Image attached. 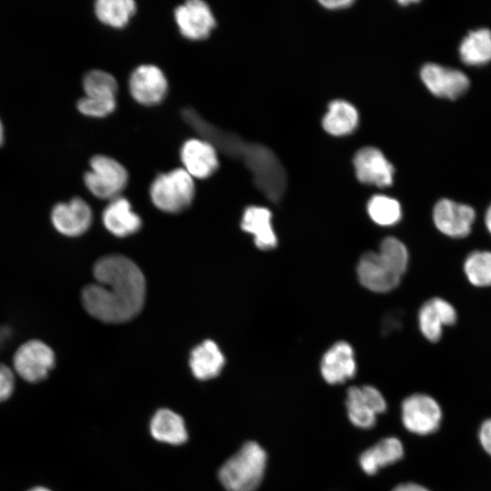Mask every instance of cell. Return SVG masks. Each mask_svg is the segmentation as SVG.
I'll return each instance as SVG.
<instances>
[{
  "label": "cell",
  "instance_id": "obj_1",
  "mask_svg": "<svg viewBox=\"0 0 491 491\" xmlns=\"http://www.w3.org/2000/svg\"><path fill=\"white\" fill-rule=\"evenodd\" d=\"M95 284L81 294L83 306L93 317L110 324L124 323L137 316L145 302V280L129 258L111 255L94 266Z\"/></svg>",
  "mask_w": 491,
  "mask_h": 491
},
{
  "label": "cell",
  "instance_id": "obj_2",
  "mask_svg": "<svg viewBox=\"0 0 491 491\" xmlns=\"http://www.w3.org/2000/svg\"><path fill=\"white\" fill-rule=\"evenodd\" d=\"M408 264V252L398 239L386 237L377 252L364 254L357 265V276L366 289L386 293L400 283Z\"/></svg>",
  "mask_w": 491,
  "mask_h": 491
},
{
  "label": "cell",
  "instance_id": "obj_3",
  "mask_svg": "<svg viewBox=\"0 0 491 491\" xmlns=\"http://www.w3.org/2000/svg\"><path fill=\"white\" fill-rule=\"evenodd\" d=\"M266 454L254 441H248L220 467L218 477L226 491H256L266 466Z\"/></svg>",
  "mask_w": 491,
  "mask_h": 491
},
{
  "label": "cell",
  "instance_id": "obj_4",
  "mask_svg": "<svg viewBox=\"0 0 491 491\" xmlns=\"http://www.w3.org/2000/svg\"><path fill=\"white\" fill-rule=\"evenodd\" d=\"M239 159L251 172L256 186L271 202L278 203L286 189V175L276 154L261 144L246 142Z\"/></svg>",
  "mask_w": 491,
  "mask_h": 491
},
{
  "label": "cell",
  "instance_id": "obj_5",
  "mask_svg": "<svg viewBox=\"0 0 491 491\" xmlns=\"http://www.w3.org/2000/svg\"><path fill=\"white\" fill-rule=\"evenodd\" d=\"M195 196L193 177L184 169L175 168L158 175L151 184L150 197L154 205L167 213L185 210Z\"/></svg>",
  "mask_w": 491,
  "mask_h": 491
},
{
  "label": "cell",
  "instance_id": "obj_6",
  "mask_svg": "<svg viewBox=\"0 0 491 491\" xmlns=\"http://www.w3.org/2000/svg\"><path fill=\"white\" fill-rule=\"evenodd\" d=\"M84 183L92 195L101 199L118 197L128 182L125 167L117 160L104 155H94Z\"/></svg>",
  "mask_w": 491,
  "mask_h": 491
},
{
  "label": "cell",
  "instance_id": "obj_7",
  "mask_svg": "<svg viewBox=\"0 0 491 491\" xmlns=\"http://www.w3.org/2000/svg\"><path fill=\"white\" fill-rule=\"evenodd\" d=\"M15 372L29 383H38L47 377L55 365V355L45 342L33 339L22 344L13 357Z\"/></svg>",
  "mask_w": 491,
  "mask_h": 491
},
{
  "label": "cell",
  "instance_id": "obj_8",
  "mask_svg": "<svg viewBox=\"0 0 491 491\" xmlns=\"http://www.w3.org/2000/svg\"><path fill=\"white\" fill-rule=\"evenodd\" d=\"M348 418L356 426L371 428L376 416L386 409V402L378 389L372 386H351L346 393Z\"/></svg>",
  "mask_w": 491,
  "mask_h": 491
},
{
  "label": "cell",
  "instance_id": "obj_9",
  "mask_svg": "<svg viewBox=\"0 0 491 491\" xmlns=\"http://www.w3.org/2000/svg\"><path fill=\"white\" fill-rule=\"evenodd\" d=\"M405 427L417 435L435 432L441 422L442 412L437 402L425 394H414L402 403Z\"/></svg>",
  "mask_w": 491,
  "mask_h": 491
},
{
  "label": "cell",
  "instance_id": "obj_10",
  "mask_svg": "<svg viewBox=\"0 0 491 491\" xmlns=\"http://www.w3.org/2000/svg\"><path fill=\"white\" fill-rule=\"evenodd\" d=\"M475 219L476 212L472 206L448 198L440 199L433 209L436 227L454 238L468 235Z\"/></svg>",
  "mask_w": 491,
  "mask_h": 491
},
{
  "label": "cell",
  "instance_id": "obj_11",
  "mask_svg": "<svg viewBox=\"0 0 491 491\" xmlns=\"http://www.w3.org/2000/svg\"><path fill=\"white\" fill-rule=\"evenodd\" d=\"M128 87L136 102L144 105H155L165 97L168 83L159 67L154 65H141L132 72Z\"/></svg>",
  "mask_w": 491,
  "mask_h": 491
},
{
  "label": "cell",
  "instance_id": "obj_12",
  "mask_svg": "<svg viewBox=\"0 0 491 491\" xmlns=\"http://www.w3.org/2000/svg\"><path fill=\"white\" fill-rule=\"evenodd\" d=\"M175 19L181 35L190 40H203L215 27L210 6L202 0H189L175 9Z\"/></svg>",
  "mask_w": 491,
  "mask_h": 491
},
{
  "label": "cell",
  "instance_id": "obj_13",
  "mask_svg": "<svg viewBox=\"0 0 491 491\" xmlns=\"http://www.w3.org/2000/svg\"><path fill=\"white\" fill-rule=\"evenodd\" d=\"M93 214L89 205L80 197L55 204L51 222L55 230L69 237L79 236L90 227Z\"/></svg>",
  "mask_w": 491,
  "mask_h": 491
},
{
  "label": "cell",
  "instance_id": "obj_14",
  "mask_svg": "<svg viewBox=\"0 0 491 491\" xmlns=\"http://www.w3.org/2000/svg\"><path fill=\"white\" fill-rule=\"evenodd\" d=\"M420 75L427 89L440 97L456 98L469 86V78L463 71L435 63L424 65Z\"/></svg>",
  "mask_w": 491,
  "mask_h": 491
},
{
  "label": "cell",
  "instance_id": "obj_15",
  "mask_svg": "<svg viewBox=\"0 0 491 491\" xmlns=\"http://www.w3.org/2000/svg\"><path fill=\"white\" fill-rule=\"evenodd\" d=\"M354 166L361 183L379 187L393 184L394 166L377 148L367 146L357 151L354 157Z\"/></svg>",
  "mask_w": 491,
  "mask_h": 491
},
{
  "label": "cell",
  "instance_id": "obj_16",
  "mask_svg": "<svg viewBox=\"0 0 491 491\" xmlns=\"http://www.w3.org/2000/svg\"><path fill=\"white\" fill-rule=\"evenodd\" d=\"M181 161L185 170L196 178H206L219 167L217 150L205 139L186 140L180 150Z\"/></svg>",
  "mask_w": 491,
  "mask_h": 491
},
{
  "label": "cell",
  "instance_id": "obj_17",
  "mask_svg": "<svg viewBox=\"0 0 491 491\" xmlns=\"http://www.w3.org/2000/svg\"><path fill=\"white\" fill-rule=\"evenodd\" d=\"M323 378L331 385L341 384L352 378L356 372V363L352 346L339 341L323 356L320 364Z\"/></svg>",
  "mask_w": 491,
  "mask_h": 491
},
{
  "label": "cell",
  "instance_id": "obj_18",
  "mask_svg": "<svg viewBox=\"0 0 491 491\" xmlns=\"http://www.w3.org/2000/svg\"><path fill=\"white\" fill-rule=\"evenodd\" d=\"M457 318L454 306L440 297L427 300L418 313V324L423 336L431 342H437L443 327L452 326Z\"/></svg>",
  "mask_w": 491,
  "mask_h": 491
},
{
  "label": "cell",
  "instance_id": "obj_19",
  "mask_svg": "<svg viewBox=\"0 0 491 491\" xmlns=\"http://www.w3.org/2000/svg\"><path fill=\"white\" fill-rule=\"evenodd\" d=\"M271 220V211L263 206L250 205L243 214L241 227L254 235L255 244L261 250H270L277 246Z\"/></svg>",
  "mask_w": 491,
  "mask_h": 491
},
{
  "label": "cell",
  "instance_id": "obj_20",
  "mask_svg": "<svg viewBox=\"0 0 491 491\" xmlns=\"http://www.w3.org/2000/svg\"><path fill=\"white\" fill-rule=\"evenodd\" d=\"M102 217L106 229L119 237L132 235L141 226L140 217L133 212L128 200L121 196L111 200Z\"/></svg>",
  "mask_w": 491,
  "mask_h": 491
},
{
  "label": "cell",
  "instance_id": "obj_21",
  "mask_svg": "<svg viewBox=\"0 0 491 491\" xmlns=\"http://www.w3.org/2000/svg\"><path fill=\"white\" fill-rule=\"evenodd\" d=\"M404 456L403 445L396 437H386L364 451L359 465L367 475L376 474L380 468L399 461Z\"/></svg>",
  "mask_w": 491,
  "mask_h": 491
},
{
  "label": "cell",
  "instance_id": "obj_22",
  "mask_svg": "<svg viewBox=\"0 0 491 491\" xmlns=\"http://www.w3.org/2000/svg\"><path fill=\"white\" fill-rule=\"evenodd\" d=\"M189 364L196 378L206 380L219 375L225 365V357L215 342L206 340L193 349Z\"/></svg>",
  "mask_w": 491,
  "mask_h": 491
},
{
  "label": "cell",
  "instance_id": "obj_23",
  "mask_svg": "<svg viewBox=\"0 0 491 491\" xmlns=\"http://www.w3.org/2000/svg\"><path fill=\"white\" fill-rule=\"evenodd\" d=\"M150 432L155 439L171 445L184 444L188 437L184 419L167 408L159 409L154 415Z\"/></svg>",
  "mask_w": 491,
  "mask_h": 491
},
{
  "label": "cell",
  "instance_id": "obj_24",
  "mask_svg": "<svg viewBox=\"0 0 491 491\" xmlns=\"http://www.w3.org/2000/svg\"><path fill=\"white\" fill-rule=\"evenodd\" d=\"M461 60L467 65H480L491 61V30L486 27L471 30L459 45Z\"/></svg>",
  "mask_w": 491,
  "mask_h": 491
},
{
  "label": "cell",
  "instance_id": "obj_25",
  "mask_svg": "<svg viewBox=\"0 0 491 491\" xmlns=\"http://www.w3.org/2000/svg\"><path fill=\"white\" fill-rule=\"evenodd\" d=\"M357 122V111L351 104L344 100H335L329 104L322 125L332 135H345L355 130Z\"/></svg>",
  "mask_w": 491,
  "mask_h": 491
},
{
  "label": "cell",
  "instance_id": "obj_26",
  "mask_svg": "<svg viewBox=\"0 0 491 491\" xmlns=\"http://www.w3.org/2000/svg\"><path fill=\"white\" fill-rule=\"evenodd\" d=\"M136 11L133 0H98L95 13L100 22L115 28L124 27Z\"/></svg>",
  "mask_w": 491,
  "mask_h": 491
},
{
  "label": "cell",
  "instance_id": "obj_27",
  "mask_svg": "<svg viewBox=\"0 0 491 491\" xmlns=\"http://www.w3.org/2000/svg\"><path fill=\"white\" fill-rule=\"evenodd\" d=\"M367 213L376 224L383 226L396 225L402 215L399 202L383 195H376L370 198L367 203Z\"/></svg>",
  "mask_w": 491,
  "mask_h": 491
},
{
  "label": "cell",
  "instance_id": "obj_28",
  "mask_svg": "<svg viewBox=\"0 0 491 491\" xmlns=\"http://www.w3.org/2000/svg\"><path fill=\"white\" fill-rule=\"evenodd\" d=\"M464 271L472 285L491 286V252L477 250L469 254L464 263Z\"/></svg>",
  "mask_w": 491,
  "mask_h": 491
},
{
  "label": "cell",
  "instance_id": "obj_29",
  "mask_svg": "<svg viewBox=\"0 0 491 491\" xmlns=\"http://www.w3.org/2000/svg\"><path fill=\"white\" fill-rule=\"evenodd\" d=\"M83 88L87 96L115 97L118 85L110 73L94 69L84 75Z\"/></svg>",
  "mask_w": 491,
  "mask_h": 491
},
{
  "label": "cell",
  "instance_id": "obj_30",
  "mask_svg": "<svg viewBox=\"0 0 491 491\" xmlns=\"http://www.w3.org/2000/svg\"><path fill=\"white\" fill-rule=\"evenodd\" d=\"M116 106L115 97L84 96L76 103L77 110L90 117H105Z\"/></svg>",
  "mask_w": 491,
  "mask_h": 491
},
{
  "label": "cell",
  "instance_id": "obj_31",
  "mask_svg": "<svg viewBox=\"0 0 491 491\" xmlns=\"http://www.w3.org/2000/svg\"><path fill=\"white\" fill-rule=\"evenodd\" d=\"M15 388V376L5 365H0V402L10 397Z\"/></svg>",
  "mask_w": 491,
  "mask_h": 491
},
{
  "label": "cell",
  "instance_id": "obj_32",
  "mask_svg": "<svg viewBox=\"0 0 491 491\" xmlns=\"http://www.w3.org/2000/svg\"><path fill=\"white\" fill-rule=\"evenodd\" d=\"M479 439L484 449L491 455V419L482 424L479 430Z\"/></svg>",
  "mask_w": 491,
  "mask_h": 491
},
{
  "label": "cell",
  "instance_id": "obj_33",
  "mask_svg": "<svg viewBox=\"0 0 491 491\" xmlns=\"http://www.w3.org/2000/svg\"><path fill=\"white\" fill-rule=\"evenodd\" d=\"M400 316L396 314H391L386 316L383 323V329L385 333H387L394 328L400 326Z\"/></svg>",
  "mask_w": 491,
  "mask_h": 491
},
{
  "label": "cell",
  "instance_id": "obj_34",
  "mask_svg": "<svg viewBox=\"0 0 491 491\" xmlns=\"http://www.w3.org/2000/svg\"><path fill=\"white\" fill-rule=\"evenodd\" d=\"M319 3L327 9H342L350 6L354 1L352 0H335V1H319Z\"/></svg>",
  "mask_w": 491,
  "mask_h": 491
},
{
  "label": "cell",
  "instance_id": "obj_35",
  "mask_svg": "<svg viewBox=\"0 0 491 491\" xmlns=\"http://www.w3.org/2000/svg\"><path fill=\"white\" fill-rule=\"evenodd\" d=\"M392 491H429L423 486L415 483H404L396 486Z\"/></svg>",
  "mask_w": 491,
  "mask_h": 491
},
{
  "label": "cell",
  "instance_id": "obj_36",
  "mask_svg": "<svg viewBox=\"0 0 491 491\" xmlns=\"http://www.w3.org/2000/svg\"><path fill=\"white\" fill-rule=\"evenodd\" d=\"M11 329L6 326H0V346L8 340Z\"/></svg>",
  "mask_w": 491,
  "mask_h": 491
},
{
  "label": "cell",
  "instance_id": "obj_37",
  "mask_svg": "<svg viewBox=\"0 0 491 491\" xmlns=\"http://www.w3.org/2000/svg\"><path fill=\"white\" fill-rule=\"evenodd\" d=\"M485 224H486V229L491 234V204L487 207L485 214Z\"/></svg>",
  "mask_w": 491,
  "mask_h": 491
},
{
  "label": "cell",
  "instance_id": "obj_38",
  "mask_svg": "<svg viewBox=\"0 0 491 491\" xmlns=\"http://www.w3.org/2000/svg\"><path fill=\"white\" fill-rule=\"evenodd\" d=\"M4 139H5V130H4L3 123L0 119V145L3 144Z\"/></svg>",
  "mask_w": 491,
  "mask_h": 491
},
{
  "label": "cell",
  "instance_id": "obj_39",
  "mask_svg": "<svg viewBox=\"0 0 491 491\" xmlns=\"http://www.w3.org/2000/svg\"><path fill=\"white\" fill-rule=\"evenodd\" d=\"M27 491H51V490L44 486H35Z\"/></svg>",
  "mask_w": 491,
  "mask_h": 491
}]
</instances>
